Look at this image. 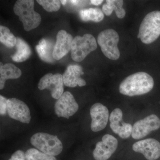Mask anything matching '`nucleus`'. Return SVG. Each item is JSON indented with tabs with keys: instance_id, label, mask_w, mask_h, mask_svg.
<instances>
[{
	"instance_id": "nucleus-20",
	"label": "nucleus",
	"mask_w": 160,
	"mask_h": 160,
	"mask_svg": "<svg viewBox=\"0 0 160 160\" xmlns=\"http://www.w3.org/2000/svg\"><path fill=\"white\" fill-rule=\"evenodd\" d=\"M79 15L81 19L84 22L91 21L99 22L104 18L102 11L97 8L82 9L80 11Z\"/></svg>"
},
{
	"instance_id": "nucleus-19",
	"label": "nucleus",
	"mask_w": 160,
	"mask_h": 160,
	"mask_svg": "<svg viewBox=\"0 0 160 160\" xmlns=\"http://www.w3.org/2000/svg\"><path fill=\"white\" fill-rule=\"evenodd\" d=\"M110 127L116 134L119 135L127 125L123 121V112L119 108L114 109L109 116Z\"/></svg>"
},
{
	"instance_id": "nucleus-25",
	"label": "nucleus",
	"mask_w": 160,
	"mask_h": 160,
	"mask_svg": "<svg viewBox=\"0 0 160 160\" xmlns=\"http://www.w3.org/2000/svg\"><path fill=\"white\" fill-rule=\"evenodd\" d=\"M7 100L6 98L2 95H0V114L1 116L5 115L7 112Z\"/></svg>"
},
{
	"instance_id": "nucleus-23",
	"label": "nucleus",
	"mask_w": 160,
	"mask_h": 160,
	"mask_svg": "<svg viewBox=\"0 0 160 160\" xmlns=\"http://www.w3.org/2000/svg\"><path fill=\"white\" fill-rule=\"evenodd\" d=\"M37 2L48 12L58 11L62 4L61 1L58 0H38Z\"/></svg>"
},
{
	"instance_id": "nucleus-26",
	"label": "nucleus",
	"mask_w": 160,
	"mask_h": 160,
	"mask_svg": "<svg viewBox=\"0 0 160 160\" xmlns=\"http://www.w3.org/2000/svg\"><path fill=\"white\" fill-rule=\"evenodd\" d=\"M8 160H26V153L21 150L15 152Z\"/></svg>"
},
{
	"instance_id": "nucleus-10",
	"label": "nucleus",
	"mask_w": 160,
	"mask_h": 160,
	"mask_svg": "<svg viewBox=\"0 0 160 160\" xmlns=\"http://www.w3.org/2000/svg\"><path fill=\"white\" fill-rule=\"evenodd\" d=\"M7 113L9 117L21 122L30 123L31 120L30 110L24 102L12 98L7 100Z\"/></svg>"
},
{
	"instance_id": "nucleus-13",
	"label": "nucleus",
	"mask_w": 160,
	"mask_h": 160,
	"mask_svg": "<svg viewBox=\"0 0 160 160\" xmlns=\"http://www.w3.org/2000/svg\"><path fill=\"white\" fill-rule=\"evenodd\" d=\"M90 114L92 131L98 132L106 128L109 118V110L106 106L100 103L93 104L90 108Z\"/></svg>"
},
{
	"instance_id": "nucleus-17",
	"label": "nucleus",
	"mask_w": 160,
	"mask_h": 160,
	"mask_svg": "<svg viewBox=\"0 0 160 160\" xmlns=\"http://www.w3.org/2000/svg\"><path fill=\"white\" fill-rule=\"evenodd\" d=\"M124 2L122 0H107L106 4H104L102 8L104 14L109 16L114 11L118 18H123L126 14V11L123 8Z\"/></svg>"
},
{
	"instance_id": "nucleus-1",
	"label": "nucleus",
	"mask_w": 160,
	"mask_h": 160,
	"mask_svg": "<svg viewBox=\"0 0 160 160\" xmlns=\"http://www.w3.org/2000/svg\"><path fill=\"white\" fill-rule=\"evenodd\" d=\"M153 78L146 72H136L126 78L119 86L121 94L129 97L146 94L153 89Z\"/></svg>"
},
{
	"instance_id": "nucleus-22",
	"label": "nucleus",
	"mask_w": 160,
	"mask_h": 160,
	"mask_svg": "<svg viewBox=\"0 0 160 160\" xmlns=\"http://www.w3.org/2000/svg\"><path fill=\"white\" fill-rule=\"evenodd\" d=\"M25 153L26 160H57L54 156L46 154L34 148L28 149Z\"/></svg>"
},
{
	"instance_id": "nucleus-15",
	"label": "nucleus",
	"mask_w": 160,
	"mask_h": 160,
	"mask_svg": "<svg viewBox=\"0 0 160 160\" xmlns=\"http://www.w3.org/2000/svg\"><path fill=\"white\" fill-rule=\"evenodd\" d=\"M83 74L84 72L81 66L78 65H70L67 67L63 75L64 85L72 88L77 86L80 87L86 86V81L81 78V76Z\"/></svg>"
},
{
	"instance_id": "nucleus-14",
	"label": "nucleus",
	"mask_w": 160,
	"mask_h": 160,
	"mask_svg": "<svg viewBox=\"0 0 160 160\" xmlns=\"http://www.w3.org/2000/svg\"><path fill=\"white\" fill-rule=\"evenodd\" d=\"M73 39L71 35L65 30H61L58 32L52 53L54 59H61L71 50Z\"/></svg>"
},
{
	"instance_id": "nucleus-9",
	"label": "nucleus",
	"mask_w": 160,
	"mask_h": 160,
	"mask_svg": "<svg viewBox=\"0 0 160 160\" xmlns=\"http://www.w3.org/2000/svg\"><path fill=\"white\" fill-rule=\"evenodd\" d=\"M63 75L60 73H47L40 79L38 88L41 90L47 89L53 98L58 100L64 93Z\"/></svg>"
},
{
	"instance_id": "nucleus-2",
	"label": "nucleus",
	"mask_w": 160,
	"mask_h": 160,
	"mask_svg": "<svg viewBox=\"0 0 160 160\" xmlns=\"http://www.w3.org/2000/svg\"><path fill=\"white\" fill-rule=\"evenodd\" d=\"M34 1L18 0L16 2L13 11L23 23L24 29L29 31L35 29L41 23V15L34 9Z\"/></svg>"
},
{
	"instance_id": "nucleus-29",
	"label": "nucleus",
	"mask_w": 160,
	"mask_h": 160,
	"mask_svg": "<svg viewBox=\"0 0 160 160\" xmlns=\"http://www.w3.org/2000/svg\"><path fill=\"white\" fill-rule=\"evenodd\" d=\"M67 2V1H61V3H62L63 5H64V6L66 5Z\"/></svg>"
},
{
	"instance_id": "nucleus-28",
	"label": "nucleus",
	"mask_w": 160,
	"mask_h": 160,
	"mask_svg": "<svg viewBox=\"0 0 160 160\" xmlns=\"http://www.w3.org/2000/svg\"><path fill=\"white\" fill-rule=\"evenodd\" d=\"M69 2L71 3H72L74 6H77L79 3L80 1H70Z\"/></svg>"
},
{
	"instance_id": "nucleus-8",
	"label": "nucleus",
	"mask_w": 160,
	"mask_h": 160,
	"mask_svg": "<svg viewBox=\"0 0 160 160\" xmlns=\"http://www.w3.org/2000/svg\"><path fill=\"white\" fill-rule=\"evenodd\" d=\"M79 109L78 104L69 92H64L56 102L55 112L59 118L69 119L75 114Z\"/></svg>"
},
{
	"instance_id": "nucleus-5",
	"label": "nucleus",
	"mask_w": 160,
	"mask_h": 160,
	"mask_svg": "<svg viewBox=\"0 0 160 160\" xmlns=\"http://www.w3.org/2000/svg\"><path fill=\"white\" fill-rule=\"evenodd\" d=\"M119 36L113 29H107L101 32L98 37V42L105 56L110 60H117L120 57L118 48Z\"/></svg>"
},
{
	"instance_id": "nucleus-27",
	"label": "nucleus",
	"mask_w": 160,
	"mask_h": 160,
	"mask_svg": "<svg viewBox=\"0 0 160 160\" xmlns=\"http://www.w3.org/2000/svg\"><path fill=\"white\" fill-rule=\"evenodd\" d=\"M103 2V1H102V0H92L91 3L92 5L98 6V5H101Z\"/></svg>"
},
{
	"instance_id": "nucleus-11",
	"label": "nucleus",
	"mask_w": 160,
	"mask_h": 160,
	"mask_svg": "<svg viewBox=\"0 0 160 160\" xmlns=\"http://www.w3.org/2000/svg\"><path fill=\"white\" fill-rule=\"evenodd\" d=\"M118 141L113 136L107 134L103 136L102 141L98 142L93 151L96 160H107L117 149Z\"/></svg>"
},
{
	"instance_id": "nucleus-21",
	"label": "nucleus",
	"mask_w": 160,
	"mask_h": 160,
	"mask_svg": "<svg viewBox=\"0 0 160 160\" xmlns=\"http://www.w3.org/2000/svg\"><path fill=\"white\" fill-rule=\"evenodd\" d=\"M0 42L8 48L14 47L17 42V38L10 32L9 28L0 26Z\"/></svg>"
},
{
	"instance_id": "nucleus-7",
	"label": "nucleus",
	"mask_w": 160,
	"mask_h": 160,
	"mask_svg": "<svg viewBox=\"0 0 160 160\" xmlns=\"http://www.w3.org/2000/svg\"><path fill=\"white\" fill-rule=\"evenodd\" d=\"M160 128V118L157 115L151 114L135 123L132 126V137L135 140L140 139Z\"/></svg>"
},
{
	"instance_id": "nucleus-18",
	"label": "nucleus",
	"mask_w": 160,
	"mask_h": 160,
	"mask_svg": "<svg viewBox=\"0 0 160 160\" xmlns=\"http://www.w3.org/2000/svg\"><path fill=\"white\" fill-rule=\"evenodd\" d=\"M17 51L11 58L14 62H22L28 59L31 54L30 47L25 41L20 38H17Z\"/></svg>"
},
{
	"instance_id": "nucleus-6",
	"label": "nucleus",
	"mask_w": 160,
	"mask_h": 160,
	"mask_svg": "<svg viewBox=\"0 0 160 160\" xmlns=\"http://www.w3.org/2000/svg\"><path fill=\"white\" fill-rule=\"evenodd\" d=\"M98 47L96 40L92 35L86 33L83 36L76 37L72 41L71 57L75 62H81Z\"/></svg>"
},
{
	"instance_id": "nucleus-3",
	"label": "nucleus",
	"mask_w": 160,
	"mask_h": 160,
	"mask_svg": "<svg viewBox=\"0 0 160 160\" xmlns=\"http://www.w3.org/2000/svg\"><path fill=\"white\" fill-rule=\"evenodd\" d=\"M160 36V11L151 12L146 15L140 25L138 38L144 44H150Z\"/></svg>"
},
{
	"instance_id": "nucleus-16",
	"label": "nucleus",
	"mask_w": 160,
	"mask_h": 160,
	"mask_svg": "<svg viewBox=\"0 0 160 160\" xmlns=\"http://www.w3.org/2000/svg\"><path fill=\"white\" fill-rule=\"evenodd\" d=\"M0 89L4 88L6 81L8 79H15L19 78L22 75L21 69L12 63H6L3 65L0 63Z\"/></svg>"
},
{
	"instance_id": "nucleus-12",
	"label": "nucleus",
	"mask_w": 160,
	"mask_h": 160,
	"mask_svg": "<svg viewBox=\"0 0 160 160\" xmlns=\"http://www.w3.org/2000/svg\"><path fill=\"white\" fill-rule=\"evenodd\" d=\"M132 150L143 155L146 159L156 160L160 157V142L154 138L138 141L132 146Z\"/></svg>"
},
{
	"instance_id": "nucleus-24",
	"label": "nucleus",
	"mask_w": 160,
	"mask_h": 160,
	"mask_svg": "<svg viewBox=\"0 0 160 160\" xmlns=\"http://www.w3.org/2000/svg\"><path fill=\"white\" fill-rule=\"evenodd\" d=\"M36 49L39 56L44 61L48 62L49 59L47 57V44L45 39H42L39 42L38 45L36 46Z\"/></svg>"
},
{
	"instance_id": "nucleus-4",
	"label": "nucleus",
	"mask_w": 160,
	"mask_h": 160,
	"mask_svg": "<svg viewBox=\"0 0 160 160\" xmlns=\"http://www.w3.org/2000/svg\"><path fill=\"white\" fill-rule=\"evenodd\" d=\"M32 145L38 150L49 155L56 156L60 154L63 150V145L57 136L38 132L30 138Z\"/></svg>"
}]
</instances>
